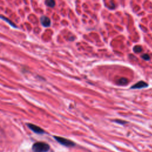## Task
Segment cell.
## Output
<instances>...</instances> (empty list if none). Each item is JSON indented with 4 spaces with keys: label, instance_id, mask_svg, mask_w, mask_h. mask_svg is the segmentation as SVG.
<instances>
[{
    "label": "cell",
    "instance_id": "9",
    "mask_svg": "<svg viewBox=\"0 0 152 152\" xmlns=\"http://www.w3.org/2000/svg\"><path fill=\"white\" fill-rule=\"evenodd\" d=\"M133 50L136 53H140L142 51V48L140 46H135L133 48Z\"/></svg>",
    "mask_w": 152,
    "mask_h": 152
},
{
    "label": "cell",
    "instance_id": "2",
    "mask_svg": "<svg viewBox=\"0 0 152 152\" xmlns=\"http://www.w3.org/2000/svg\"><path fill=\"white\" fill-rule=\"evenodd\" d=\"M54 138L61 144L65 145L66 147H73L75 145V143L70 140L67 138L59 137V136H54Z\"/></svg>",
    "mask_w": 152,
    "mask_h": 152
},
{
    "label": "cell",
    "instance_id": "3",
    "mask_svg": "<svg viewBox=\"0 0 152 152\" xmlns=\"http://www.w3.org/2000/svg\"><path fill=\"white\" fill-rule=\"evenodd\" d=\"M28 127L33 131L34 132L37 133V134H43L45 132L44 130L42 129L40 127L32 124H27Z\"/></svg>",
    "mask_w": 152,
    "mask_h": 152
},
{
    "label": "cell",
    "instance_id": "11",
    "mask_svg": "<svg viewBox=\"0 0 152 152\" xmlns=\"http://www.w3.org/2000/svg\"><path fill=\"white\" fill-rule=\"evenodd\" d=\"M115 122H118V123H119V124H124L126 123L125 121H121V120H116Z\"/></svg>",
    "mask_w": 152,
    "mask_h": 152
},
{
    "label": "cell",
    "instance_id": "6",
    "mask_svg": "<svg viewBox=\"0 0 152 152\" xmlns=\"http://www.w3.org/2000/svg\"><path fill=\"white\" fill-rule=\"evenodd\" d=\"M0 18H1L2 19H3L4 21H5L6 22H7L8 23H9V24H10L12 27H17V26H15V24L12 21H11L10 19H8V18H7V17H4V16H3V15H0Z\"/></svg>",
    "mask_w": 152,
    "mask_h": 152
},
{
    "label": "cell",
    "instance_id": "1",
    "mask_svg": "<svg viewBox=\"0 0 152 152\" xmlns=\"http://www.w3.org/2000/svg\"><path fill=\"white\" fill-rule=\"evenodd\" d=\"M49 148V145L43 142H37L32 146V150L34 152H47Z\"/></svg>",
    "mask_w": 152,
    "mask_h": 152
},
{
    "label": "cell",
    "instance_id": "10",
    "mask_svg": "<svg viewBox=\"0 0 152 152\" xmlns=\"http://www.w3.org/2000/svg\"><path fill=\"white\" fill-rule=\"evenodd\" d=\"M141 58H142L143 59L145 60V61H148V60L150 59V56H149V55H148V54H143V55L141 56Z\"/></svg>",
    "mask_w": 152,
    "mask_h": 152
},
{
    "label": "cell",
    "instance_id": "8",
    "mask_svg": "<svg viewBox=\"0 0 152 152\" xmlns=\"http://www.w3.org/2000/svg\"><path fill=\"white\" fill-rule=\"evenodd\" d=\"M45 4L49 7H53L55 5V2L53 0H46L45 1Z\"/></svg>",
    "mask_w": 152,
    "mask_h": 152
},
{
    "label": "cell",
    "instance_id": "7",
    "mask_svg": "<svg viewBox=\"0 0 152 152\" xmlns=\"http://www.w3.org/2000/svg\"><path fill=\"white\" fill-rule=\"evenodd\" d=\"M128 83V81L126 78H121L118 80V84L121 86L125 85Z\"/></svg>",
    "mask_w": 152,
    "mask_h": 152
},
{
    "label": "cell",
    "instance_id": "4",
    "mask_svg": "<svg viewBox=\"0 0 152 152\" xmlns=\"http://www.w3.org/2000/svg\"><path fill=\"white\" fill-rule=\"evenodd\" d=\"M40 23L43 26L45 27H48L50 26L51 21L49 17L45 15H42L40 17Z\"/></svg>",
    "mask_w": 152,
    "mask_h": 152
},
{
    "label": "cell",
    "instance_id": "5",
    "mask_svg": "<svg viewBox=\"0 0 152 152\" xmlns=\"http://www.w3.org/2000/svg\"><path fill=\"white\" fill-rule=\"evenodd\" d=\"M148 87V84L143 81H140L138 83H137L136 84H134L131 88L132 89H140V88H142L144 87Z\"/></svg>",
    "mask_w": 152,
    "mask_h": 152
}]
</instances>
